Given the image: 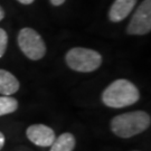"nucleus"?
<instances>
[{"instance_id": "nucleus-14", "label": "nucleus", "mask_w": 151, "mask_h": 151, "mask_svg": "<svg viewBox=\"0 0 151 151\" xmlns=\"http://www.w3.org/2000/svg\"><path fill=\"white\" fill-rule=\"evenodd\" d=\"M17 1H19V2L22 4V5H30V4H32L35 0H17Z\"/></svg>"}, {"instance_id": "nucleus-9", "label": "nucleus", "mask_w": 151, "mask_h": 151, "mask_svg": "<svg viewBox=\"0 0 151 151\" xmlns=\"http://www.w3.org/2000/svg\"><path fill=\"white\" fill-rule=\"evenodd\" d=\"M50 151H73L75 148V138L70 132H65L55 139Z\"/></svg>"}, {"instance_id": "nucleus-7", "label": "nucleus", "mask_w": 151, "mask_h": 151, "mask_svg": "<svg viewBox=\"0 0 151 151\" xmlns=\"http://www.w3.org/2000/svg\"><path fill=\"white\" fill-rule=\"evenodd\" d=\"M137 1L138 0H115L109 10V19L112 22L124 20L133 10Z\"/></svg>"}, {"instance_id": "nucleus-16", "label": "nucleus", "mask_w": 151, "mask_h": 151, "mask_svg": "<svg viewBox=\"0 0 151 151\" xmlns=\"http://www.w3.org/2000/svg\"><path fill=\"white\" fill-rule=\"evenodd\" d=\"M133 151H138V150H133Z\"/></svg>"}, {"instance_id": "nucleus-3", "label": "nucleus", "mask_w": 151, "mask_h": 151, "mask_svg": "<svg viewBox=\"0 0 151 151\" xmlns=\"http://www.w3.org/2000/svg\"><path fill=\"white\" fill-rule=\"evenodd\" d=\"M65 60L68 67L73 70L81 73H90L101 66L102 56L94 49L75 47L67 52Z\"/></svg>"}, {"instance_id": "nucleus-5", "label": "nucleus", "mask_w": 151, "mask_h": 151, "mask_svg": "<svg viewBox=\"0 0 151 151\" xmlns=\"http://www.w3.org/2000/svg\"><path fill=\"white\" fill-rule=\"evenodd\" d=\"M151 30V0H143L128 25L129 35H146Z\"/></svg>"}, {"instance_id": "nucleus-10", "label": "nucleus", "mask_w": 151, "mask_h": 151, "mask_svg": "<svg viewBox=\"0 0 151 151\" xmlns=\"http://www.w3.org/2000/svg\"><path fill=\"white\" fill-rule=\"evenodd\" d=\"M18 109V101L9 95L0 96V116L14 113Z\"/></svg>"}, {"instance_id": "nucleus-15", "label": "nucleus", "mask_w": 151, "mask_h": 151, "mask_svg": "<svg viewBox=\"0 0 151 151\" xmlns=\"http://www.w3.org/2000/svg\"><path fill=\"white\" fill-rule=\"evenodd\" d=\"M4 17H5V11H4V9H2V7L0 6V20H2Z\"/></svg>"}, {"instance_id": "nucleus-13", "label": "nucleus", "mask_w": 151, "mask_h": 151, "mask_svg": "<svg viewBox=\"0 0 151 151\" xmlns=\"http://www.w3.org/2000/svg\"><path fill=\"white\" fill-rule=\"evenodd\" d=\"M49 1L53 6H60L65 2V0H49Z\"/></svg>"}, {"instance_id": "nucleus-12", "label": "nucleus", "mask_w": 151, "mask_h": 151, "mask_svg": "<svg viewBox=\"0 0 151 151\" xmlns=\"http://www.w3.org/2000/svg\"><path fill=\"white\" fill-rule=\"evenodd\" d=\"M5 141H6L5 135H4L2 132H0V150L2 149V147L5 146Z\"/></svg>"}, {"instance_id": "nucleus-2", "label": "nucleus", "mask_w": 151, "mask_h": 151, "mask_svg": "<svg viewBox=\"0 0 151 151\" xmlns=\"http://www.w3.org/2000/svg\"><path fill=\"white\" fill-rule=\"evenodd\" d=\"M151 123L150 115L145 111L119 114L111 121V130L115 135L128 139L146 131Z\"/></svg>"}, {"instance_id": "nucleus-6", "label": "nucleus", "mask_w": 151, "mask_h": 151, "mask_svg": "<svg viewBox=\"0 0 151 151\" xmlns=\"http://www.w3.org/2000/svg\"><path fill=\"white\" fill-rule=\"evenodd\" d=\"M26 135L34 145L39 147H49L56 139L53 129L45 124H32L26 131Z\"/></svg>"}, {"instance_id": "nucleus-8", "label": "nucleus", "mask_w": 151, "mask_h": 151, "mask_svg": "<svg viewBox=\"0 0 151 151\" xmlns=\"http://www.w3.org/2000/svg\"><path fill=\"white\" fill-rule=\"evenodd\" d=\"M19 88V81L10 72L0 70V94L12 95Z\"/></svg>"}, {"instance_id": "nucleus-1", "label": "nucleus", "mask_w": 151, "mask_h": 151, "mask_svg": "<svg viewBox=\"0 0 151 151\" xmlns=\"http://www.w3.org/2000/svg\"><path fill=\"white\" fill-rule=\"evenodd\" d=\"M140 93L132 82L120 78L109 85L102 94L103 103L109 108L121 109L139 101Z\"/></svg>"}, {"instance_id": "nucleus-11", "label": "nucleus", "mask_w": 151, "mask_h": 151, "mask_svg": "<svg viewBox=\"0 0 151 151\" xmlns=\"http://www.w3.org/2000/svg\"><path fill=\"white\" fill-rule=\"evenodd\" d=\"M7 45H8V35H7L6 30L0 28V58L5 55Z\"/></svg>"}, {"instance_id": "nucleus-4", "label": "nucleus", "mask_w": 151, "mask_h": 151, "mask_svg": "<svg viewBox=\"0 0 151 151\" xmlns=\"http://www.w3.org/2000/svg\"><path fill=\"white\" fill-rule=\"evenodd\" d=\"M18 46L32 60H42L46 54V45L42 36L32 28H22L18 34Z\"/></svg>"}]
</instances>
